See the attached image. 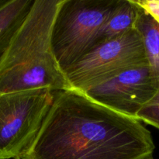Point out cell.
Returning a JSON list of instances; mask_svg holds the SVG:
<instances>
[{
    "mask_svg": "<svg viewBox=\"0 0 159 159\" xmlns=\"http://www.w3.org/2000/svg\"><path fill=\"white\" fill-rule=\"evenodd\" d=\"M16 159H20V158H16Z\"/></svg>",
    "mask_w": 159,
    "mask_h": 159,
    "instance_id": "7c38bea8",
    "label": "cell"
},
{
    "mask_svg": "<svg viewBox=\"0 0 159 159\" xmlns=\"http://www.w3.org/2000/svg\"><path fill=\"white\" fill-rule=\"evenodd\" d=\"M34 0H0V59Z\"/></svg>",
    "mask_w": 159,
    "mask_h": 159,
    "instance_id": "ba28073f",
    "label": "cell"
},
{
    "mask_svg": "<svg viewBox=\"0 0 159 159\" xmlns=\"http://www.w3.org/2000/svg\"><path fill=\"white\" fill-rule=\"evenodd\" d=\"M134 2L159 24V0H134Z\"/></svg>",
    "mask_w": 159,
    "mask_h": 159,
    "instance_id": "8fae6325",
    "label": "cell"
},
{
    "mask_svg": "<svg viewBox=\"0 0 159 159\" xmlns=\"http://www.w3.org/2000/svg\"><path fill=\"white\" fill-rule=\"evenodd\" d=\"M54 92L35 89L0 92V159H16L38 134Z\"/></svg>",
    "mask_w": 159,
    "mask_h": 159,
    "instance_id": "277c9868",
    "label": "cell"
},
{
    "mask_svg": "<svg viewBox=\"0 0 159 159\" xmlns=\"http://www.w3.org/2000/svg\"><path fill=\"white\" fill-rule=\"evenodd\" d=\"M151 132L75 90L54 92L53 103L20 159H152Z\"/></svg>",
    "mask_w": 159,
    "mask_h": 159,
    "instance_id": "6da1fadb",
    "label": "cell"
},
{
    "mask_svg": "<svg viewBox=\"0 0 159 159\" xmlns=\"http://www.w3.org/2000/svg\"><path fill=\"white\" fill-rule=\"evenodd\" d=\"M134 28L141 37L149 66L159 79V24L140 8Z\"/></svg>",
    "mask_w": 159,
    "mask_h": 159,
    "instance_id": "9c48e42d",
    "label": "cell"
},
{
    "mask_svg": "<svg viewBox=\"0 0 159 159\" xmlns=\"http://www.w3.org/2000/svg\"><path fill=\"white\" fill-rule=\"evenodd\" d=\"M137 119L159 129V93L148 105L138 113Z\"/></svg>",
    "mask_w": 159,
    "mask_h": 159,
    "instance_id": "30bf717a",
    "label": "cell"
},
{
    "mask_svg": "<svg viewBox=\"0 0 159 159\" xmlns=\"http://www.w3.org/2000/svg\"><path fill=\"white\" fill-rule=\"evenodd\" d=\"M152 159H154V158H152Z\"/></svg>",
    "mask_w": 159,
    "mask_h": 159,
    "instance_id": "4fadbf2b",
    "label": "cell"
},
{
    "mask_svg": "<svg viewBox=\"0 0 159 159\" xmlns=\"http://www.w3.org/2000/svg\"><path fill=\"white\" fill-rule=\"evenodd\" d=\"M62 0H34L0 59V92L72 89L52 51L51 33Z\"/></svg>",
    "mask_w": 159,
    "mask_h": 159,
    "instance_id": "7a4b0ae2",
    "label": "cell"
},
{
    "mask_svg": "<svg viewBox=\"0 0 159 159\" xmlns=\"http://www.w3.org/2000/svg\"><path fill=\"white\" fill-rule=\"evenodd\" d=\"M140 7L134 0H117L96 37L95 46L135 29Z\"/></svg>",
    "mask_w": 159,
    "mask_h": 159,
    "instance_id": "52a82bcc",
    "label": "cell"
},
{
    "mask_svg": "<svg viewBox=\"0 0 159 159\" xmlns=\"http://www.w3.org/2000/svg\"><path fill=\"white\" fill-rule=\"evenodd\" d=\"M159 93V79L148 64L134 67L84 94L120 114L137 119Z\"/></svg>",
    "mask_w": 159,
    "mask_h": 159,
    "instance_id": "8992f818",
    "label": "cell"
},
{
    "mask_svg": "<svg viewBox=\"0 0 159 159\" xmlns=\"http://www.w3.org/2000/svg\"><path fill=\"white\" fill-rule=\"evenodd\" d=\"M117 0H62L53 24L51 47L65 72L94 48L98 33Z\"/></svg>",
    "mask_w": 159,
    "mask_h": 159,
    "instance_id": "3957f363",
    "label": "cell"
},
{
    "mask_svg": "<svg viewBox=\"0 0 159 159\" xmlns=\"http://www.w3.org/2000/svg\"><path fill=\"white\" fill-rule=\"evenodd\" d=\"M148 64L136 29L106 41L65 71L72 90L85 93L134 67Z\"/></svg>",
    "mask_w": 159,
    "mask_h": 159,
    "instance_id": "5b68a950",
    "label": "cell"
}]
</instances>
